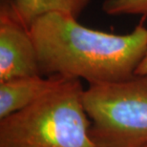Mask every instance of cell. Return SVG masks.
<instances>
[{"instance_id": "obj_9", "label": "cell", "mask_w": 147, "mask_h": 147, "mask_svg": "<svg viewBox=\"0 0 147 147\" xmlns=\"http://www.w3.org/2000/svg\"><path fill=\"white\" fill-rule=\"evenodd\" d=\"M142 147H147V144H145V145H143V146H142Z\"/></svg>"}, {"instance_id": "obj_1", "label": "cell", "mask_w": 147, "mask_h": 147, "mask_svg": "<svg viewBox=\"0 0 147 147\" xmlns=\"http://www.w3.org/2000/svg\"><path fill=\"white\" fill-rule=\"evenodd\" d=\"M42 76L86 80L89 85L122 81L135 76L147 51V28L126 34L87 28L61 13L38 17L30 26Z\"/></svg>"}, {"instance_id": "obj_6", "label": "cell", "mask_w": 147, "mask_h": 147, "mask_svg": "<svg viewBox=\"0 0 147 147\" xmlns=\"http://www.w3.org/2000/svg\"><path fill=\"white\" fill-rule=\"evenodd\" d=\"M91 0H1V7L30 28L38 17L61 13L78 18Z\"/></svg>"}, {"instance_id": "obj_8", "label": "cell", "mask_w": 147, "mask_h": 147, "mask_svg": "<svg viewBox=\"0 0 147 147\" xmlns=\"http://www.w3.org/2000/svg\"><path fill=\"white\" fill-rule=\"evenodd\" d=\"M147 74V51L145 53L144 57L142 58V62L140 63L135 75H145Z\"/></svg>"}, {"instance_id": "obj_3", "label": "cell", "mask_w": 147, "mask_h": 147, "mask_svg": "<svg viewBox=\"0 0 147 147\" xmlns=\"http://www.w3.org/2000/svg\"><path fill=\"white\" fill-rule=\"evenodd\" d=\"M90 134L98 147L147 144V74L84 90Z\"/></svg>"}, {"instance_id": "obj_7", "label": "cell", "mask_w": 147, "mask_h": 147, "mask_svg": "<svg viewBox=\"0 0 147 147\" xmlns=\"http://www.w3.org/2000/svg\"><path fill=\"white\" fill-rule=\"evenodd\" d=\"M102 11L111 16H147V0H105Z\"/></svg>"}, {"instance_id": "obj_5", "label": "cell", "mask_w": 147, "mask_h": 147, "mask_svg": "<svg viewBox=\"0 0 147 147\" xmlns=\"http://www.w3.org/2000/svg\"><path fill=\"white\" fill-rule=\"evenodd\" d=\"M67 78L57 75L34 76L0 82V119L34 103Z\"/></svg>"}, {"instance_id": "obj_4", "label": "cell", "mask_w": 147, "mask_h": 147, "mask_svg": "<svg viewBox=\"0 0 147 147\" xmlns=\"http://www.w3.org/2000/svg\"><path fill=\"white\" fill-rule=\"evenodd\" d=\"M42 76L30 28L0 8V82Z\"/></svg>"}, {"instance_id": "obj_2", "label": "cell", "mask_w": 147, "mask_h": 147, "mask_svg": "<svg viewBox=\"0 0 147 147\" xmlns=\"http://www.w3.org/2000/svg\"><path fill=\"white\" fill-rule=\"evenodd\" d=\"M80 79L67 78L34 103L0 119V147H98Z\"/></svg>"}]
</instances>
